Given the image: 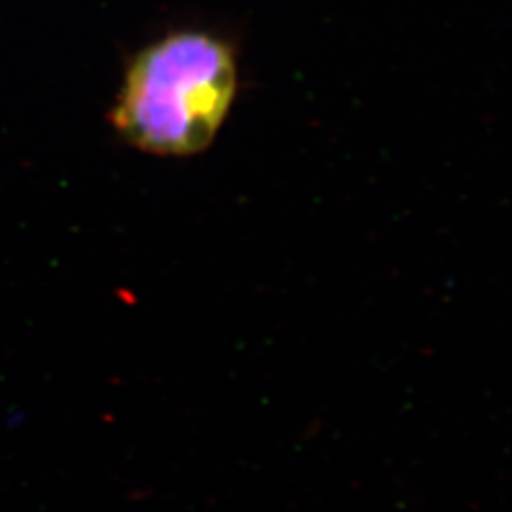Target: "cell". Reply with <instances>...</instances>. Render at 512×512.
Wrapping results in <instances>:
<instances>
[{
  "instance_id": "1",
  "label": "cell",
  "mask_w": 512,
  "mask_h": 512,
  "mask_svg": "<svg viewBox=\"0 0 512 512\" xmlns=\"http://www.w3.org/2000/svg\"><path fill=\"white\" fill-rule=\"evenodd\" d=\"M238 86L236 52L224 38L198 29L173 31L131 59L110 122L139 152L198 156L219 137Z\"/></svg>"
}]
</instances>
